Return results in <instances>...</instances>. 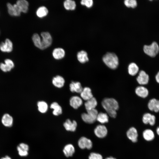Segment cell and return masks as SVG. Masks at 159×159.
Listing matches in <instances>:
<instances>
[{
    "label": "cell",
    "instance_id": "obj_12",
    "mask_svg": "<svg viewBox=\"0 0 159 159\" xmlns=\"http://www.w3.org/2000/svg\"><path fill=\"white\" fill-rule=\"evenodd\" d=\"M69 103L70 106L74 109H77L82 104V99L79 96H75L72 97L70 99Z\"/></svg>",
    "mask_w": 159,
    "mask_h": 159
},
{
    "label": "cell",
    "instance_id": "obj_38",
    "mask_svg": "<svg viewBox=\"0 0 159 159\" xmlns=\"http://www.w3.org/2000/svg\"><path fill=\"white\" fill-rule=\"evenodd\" d=\"M0 68L4 72L10 71L11 69L7 66L5 64L1 63L0 64Z\"/></svg>",
    "mask_w": 159,
    "mask_h": 159
},
{
    "label": "cell",
    "instance_id": "obj_3",
    "mask_svg": "<svg viewBox=\"0 0 159 159\" xmlns=\"http://www.w3.org/2000/svg\"><path fill=\"white\" fill-rule=\"evenodd\" d=\"M102 60L105 64L111 69H116L118 65V57L116 54L114 53H107L103 57Z\"/></svg>",
    "mask_w": 159,
    "mask_h": 159
},
{
    "label": "cell",
    "instance_id": "obj_42",
    "mask_svg": "<svg viewBox=\"0 0 159 159\" xmlns=\"http://www.w3.org/2000/svg\"><path fill=\"white\" fill-rule=\"evenodd\" d=\"M0 159H11V158L9 156L6 155L5 157L1 158Z\"/></svg>",
    "mask_w": 159,
    "mask_h": 159
},
{
    "label": "cell",
    "instance_id": "obj_23",
    "mask_svg": "<svg viewBox=\"0 0 159 159\" xmlns=\"http://www.w3.org/2000/svg\"><path fill=\"white\" fill-rule=\"evenodd\" d=\"M52 82L55 86L60 88L63 86L65 81L62 77L59 75H57L53 78L52 79Z\"/></svg>",
    "mask_w": 159,
    "mask_h": 159
},
{
    "label": "cell",
    "instance_id": "obj_33",
    "mask_svg": "<svg viewBox=\"0 0 159 159\" xmlns=\"http://www.w3.org/2000/svg\"><path fill=\"white\" fill-rule=\"evenodd\" d=\"M89 159H103L102 156L100 154L92 152L89 155Z\"/></svg>",
    "mask_w": 159,
    "mask_h": 159
},
{
    "label": "cell",
    "instance_id": "obj_22",
    "mask_svg": "<svg viewBox=\"0 0 159 159\" xmlns=\"http://www.w3.org/2000/svg\"><path fill=\"white\" fill-rule=\"evenodd\" d=\"M63 152L66 157H71L73 155L75 152L74 148L71 144H67L64 147Z\"/></svg>",
    "mask_w": 159,
    "mask_h": 159
},
{
    "label": "cell",
    "instance_id": "obj_17",
    "mask_svg": "<svg viewBox=\"0 0 159 159\" xmlns=\"http://www.w3.org/2000/svg\"><path fill=\"white\" fill-rule=\"evenodd\" d=\"M80 94L81 98L86 101L93 97L91 89L88 87H86L83 88Z\"/></svg>",
    "mask_w": 159,
    "mask_h": 159
},
{
    "label": "cell",
    "instance_id": "obj_11",
    "mask_svg": "<svg viewBox=\"0 0 159 159\" xmlns=\"http://www.w3.org/2000/svg\"><path fill=\"white\" fill-rule=\"evenodd\" d=\"M142 121L145 124L149 123L150 125L153 126L155 122V117L154 115L150 113H146L143 116Z\"/></svg>",
    "mask_w": 159,
    "mask_h": 159
},
{
    "label": "cell",
    "instance_id": "obj_34",
    "mask_svg": "<svg viewBox=\"0 0 159 159\" xmlns=\"http://www.w3.org/2000/svg\"><path fill=\"white\" fill-rule=\"evenodd\" d=\"M80 3L82 5L85 6L88 8H90L93 5V1L92 0H82Z\"/></svg>",
    "mask_w": 159,
    "mask_h": 159
},
{
    "label": "cell",
    "instance_id": "obj_31",
    "mask_svg": "<svg viewBox=\"0 0 159 159\" xmlns=\"http://www.w3.org/2000/svg\"><path fill=\"white\" fill-rule=\"evenodd\" d=\"M39 111L42 113H44L47 110L48 105L46 102L44 101H39L37 103Z\"/></svg>",
    "mask_w": 159,
    "mask_h": 159
},
{
    "label": "cell",
    "instance_id": "obj_18",
    "mask_svg": "<svg viewBox=\"0 0 159 159\" xmlns=\"http://www.w3.org/2000/svg\"><path fill=\"white\" fill-rule=\"evenodd\" d=\"M135 92L138 96L142 98L146 97L149 94L147 88L143 86L137 87L135 90Z\"/></svg>",
    "mask_w": 159,
    "mask_h": 159
},
{
    "label": "cell",
    "instance_id": "obj_20",
    "mask_svg": "<svg viewBox=\"0 0 159 159\" xmlns=\"http://www.w3.org/2000/svg\"><path fill=\"white\" fill-rule=\"evenodd\" d=\"M97 101L95 98L93 97L86 101L85 105L87 111L95 109L97 105Z\"/></svg>",
    "mask_w": 159,
    "mask_h": 159
},
{
    "label": "cell",
    "instance_id": "obj_19",
    "mask_svg": "<svg viewBox=\"0 0 159 159\" xmlns=\"http://www.w3.org/2000/svg\"><path fill=\"white\" fill-rule=\"evenodd\" d=\"M16 4L19 7L21 12L26 13L28 10L29 4L25 0H19L17 1Z\"/></svg>",
    "mask_w": 159,
    "mask_h": 159
},
{
    "label": "cell",
    "instance_id": "obj_35",
    "mask_svg": "<svg viewBox=\"0 0 159 159\" xmlns=\"http://www.w3.org/2000/svg\"><path fill=\"white\" fill-rule=\"evenodd\" d=\"M17 150L19 155L21 157H25L27 156L28 154V151L20 148L18 146L17 147Z\"/></svg>",
    "mask_w": 159,
    "mask_h": 159
},
{
    "label": "cell",
    "instance_id": "obj_39",
    "mask_svg": "<svg viewBox=\"0 0 159 159\" xmlns=\"http://www.w3.org/2000/svg\"><path fill=\"white\" fill-rule=\"evenodd\" d=\"M5 64L11 69L14 67V64L13 61L9 59H6L5 60Z\"/></svg>",
    "mask_w": 159,
    "mask_h": 159
},
{
    "label": "cell",
    "instance_id": "obj_25",
    "mask_svg": "<svg viewBox=\"0 0 159 159\" xmlns=\"http://www.w3.org/2000/svg\"><path fill=\"white\" fill-rule=\"evenodd\" d=\"M51 109H53L52 113L55 116H58L62 113V110L61 107L57 102H53L52 103L50 106Z\"/></svg>",
    "mask_w": 159,
    "mask_h": 159
},
{
    "label": "cell",
    "instance_id": "obj_29",
    "mask_svg": "<svg viewBox=\"0 0 159 159\" xmlns=\"http://www.w3.org/2000/svg\"><path fill=\"white\" fill-rule=\"evenodd\" d=\"M64 6L67 10H73L75 9L76 4L75 1L71 0H67L64 2Z\"/></svg>",
    "mask_w": 159,
    "mask_h": 159
},
{
    "label": "cell",
    "instance_id": "obj_32",
    "mask_svg": "<svg viewBox=\"0 0 159 159\" xmlns=\"http://www.w3.org/2000/svg\"><path fill=\"white\" fill-rule=\"evenodd\" d=\"M124 4L127 7L135 8L137 6V2L135 0H126L124 1Z\"/></svg>",
    "mask_w": 159,
    "mask_h": 159
},
{
    "label": "cell",
    "instance_id": "obj_24",
    "mask_svg": "<svg viewBox=\"0 0 159 159\" xmlns=\"http://www.w3.org/2000/svg\"><path fill=\"white\" fill-rule=\"evenodd\" d=\"M77 57L78 61L82 63H84L89 60L87 53L83 50L80 51L77 53Z\"/></svg>",
    "mask_w": 159,
    "mask_h": 159
},
{
    "label": "cell",
    "instance_id": "obj_8",
    "mask_svg": "<svg viewBox=\"0 0 159 159\" xmlns=\"http://www.w3.org/2000/svg\"><path fill=\"white\" fill-rule=\"evenodd\" d=\"M136 80L138 83L141 85L147 84L149 80V76L144 71L141 70L139 73Z\"/></svg>",
    "mask_w": 159,
    "mask_h": 159
},
{
    "label": "cell",
    "instance_id": "obj_44",
    "mask_svg": "<svg viewBox=\"0 0 159 159\" xmlns=\"http://www.w3.org/2000/svg\"><path fill=\"white\" fill-rule=\"evenodd\" d=\"M156 132L157 134L159 135V126L157 128Z\"/></svg>",
    "mask_w": 159,
    "mask_h": 159
},
{
    "label": "cell",
    "instance_id": "obj_2",
    "mask_svg": "<svg viewBox=\"0 0 159 159\" xmlns=\"http://www.w3.org/2000/svg\"><path fill=\"white\" fill-rule=\"evenodd\" d=\"M102 105L110 117L114 118L116 117V111L119 107L116 100L113 98H106L102 101Z\"/></svg>",
    "mask_w": 159,
    "mask_h": 159
},
{
    "label": "cell",
    "instance_id": "obj_27",
    "mask_svg": "<svg viewBox=\"0 0 159 159\" xmlns=\"http://www.w3.org/2000/svg\"><path fill=\"white\" fill-rule=\"evenodd\" d=\"M96 120L102 124H104L108 122L109 117L108 114L105 113L100 112L98 113Z\"/></svg>",
    "mask_w": 159,
    "mask_h": 159
},
{
    "label": "cell",
    "instance_id": "obj_9",
    "mask_svg": "<svg viewBox=\"0 0 159 159\" xmlns=\"http://www.w3.org/2000/svg\"><path fill=\"white\" fill-rule=\"evenodd\" d=\"M0 49L2 52H11L13 49L12 42L9 39H6L4 43L2 42L0 43Z\"/></svg>",
    "mask_w": 159,
    "mask_h": 159
},
{
    "label": "cell",
    "instance_id": "obj_7",
    "mask_svg": "<svg viewBox=\"0 0 159 159\" xmlns=\"http://www.w3.org/2000/svg\"><path fill=\"white\" fill-rule=\"evenodd\" d=\"M95 135L98 138H103L105 137L107 133V130L106 127L103 125H98L94 130Z\"/></svg>",
    "mask_w": 159,
    "mask_h": 159
},
{
    "label": "cell",
    "instance_id": "obj_13",
    "mask_svg": "<svg viewBox=\"0 0 159 159\" xmlns=\"http://www.w3.org/2000/svg\"><path fill=\"white\" fill-rule=\"evenodd\" d=\"M63 125L67 130L74 132L76 130L77 124L75 121H72L68 119L64 123Z\"/></svg>",
    "mask_w": 159,
    "mask_h": 159
},
{
    "label": "cell",
    "instance_id": "obj_5",
    "mask_svg": "<svg viewBox=\"0 0 159 159\" xmlns=\"http://www.w3.org/2000/svg\"><path fill=\"white\" fill-rule=\"evenodd\" d=\"M144 52L149 56L154 57H155L159 52V47L155 42H153L149 45H145L143 47Z\"/></svg>",
    "mask_w": 159,
    "mask_h": 159
},
{
    "label": "cell",
    "instance_id": "obj_30",
    "mask_svg": "<svg viewBox=\"0 0 159 159\" xmlns=\"http://www.w3.org/2000/svg\"><path fill=\"white\" fill-rule=\"evenodd\" d=\"M48 13L47 9L45 6H42L39 7L36 11L38 17L42 18L46 16Z\"/></svg>",
    "mask_w": 159,
    "mask_h": 159
},
{
    "label": "cell",
    "instance_id": "obj_36",
    "mask_svg": "<svg viewBox=\"0 0 159 159\" xmlns=\"http://www.w3.org/2000/svg\"><path fill=\"white\" fill-rule=\"evenodd\" d=\"M7 6L9 14L11 16H14V7L13 5L9 3L7 4Z\"/></svg>",
    "mask_w": 159,
    "mask_h": 159
},
{
    "label": "cell",
    "instance_id": "obj_43",
    "mask_svg": "<svg viewBox=\"0 0 159 159\" xmlns=\"http://www.w3.org/2000/svg\"><path fill=\"white\" fill-rule=\"evenodd\" d=\"M105 159H116V158L112 157H110L106 158Z\"/></svg>",
    "mask_w": 159,
    "mask_h": 159
},
{
    "label": "cell",
    "instance_id": "obj_14",
    "mask_svg": "<svg viewBox=\"0 0 159 159\" xmlns=\"http://www.w3.org/2000/svg\"><path fill=\"white\" fill-rule=\"evenodd\" d=\"M148 107L151 111L156 112H159V100L155 98L151 99L148 103Z\"/></svg>",
    "mask_w": 159,
    "mask_h": 159
},
{
    "label": "cell",
    "instance_id": "obj_21",
    "mask_svg": "<svg viewBox=\"0 0 159 159\" xmlns=\"http://www.w3.org/2000/svg\"><path fill=\"white\" fill-rule=\"evenodd\" d=\"M65 55V52L64 49L60 48L54 49L52 52L53 57L56 59H60L63 58Z\"/></svg>",
    "mask_w": 159,
    "mask_h": 159
},
{
    "label": "cell",
    "instance_id": "obj_40",
    "mask_svg": "<svg viewBox=\"0 0 159 159\" xmlns=\"http://www.w3.org/2000/svg\"><path fill=\"white\" fill-rule=\"evenodd\" d=\"M18 146L22 149L27 151H28L29 150V146L25 143H20Z\"/></svg>",
    "mask_w": 159,
    "mask_h": 159
},
{
    "label": "cell",
    "instance_id": "obj_26",
    "mask_svg": "<svg viewBox=\"0 0 159 159\" xmlns=\"http://www.w3.org/2000/svg\"><path fill=\"white\" fill-rule=\"evenodd\" d=\"M128 70V73L130 75L135 76L138 72L139 68L135 63H131L129 65Z\"/></svg>",
    "mask_w": 159,
    "mask_h": 159
},
{
    "label": "cell",
    "instance_id": "obj_6",
    "mask_svg": "<svg viewBox=\"0 0 159 159\" xmlns=\"http://www.w3.org/2000/svg\"><path fill=\"white\" fill-rule=\"evenodd\" d=\"M78 144L79 147L82 149L86 148L90 150L92 147V141L85 137H82L79 139Z\"/></svg>",
    "mask_w": 159,
    "mask_h": 159
},
{
    "label": "cell",
    "instance_id": "obj_10",
    "mask_svg": "<svg viewBox=\"0 0 159 159\" xmlns=\"http://www.w3.org/2000/svg\"><path fill=\"white\" fill-rule=\"evenodd\" d=\"M126 135L128 138L131 141L135 143L137 141L138 134L136 129L134 127H131L127 131Z\"/></svg>",
    "mask_w": 159,
    "mask_h": 159
},
{
    "label": "cell",
    "instance_id": "obj_15",
    "mask_svg": "<svg viewBox=\"0 0 159 159\" xmlns=\"http://www.w3.org/2000/svg\"><path fill=\"white\" fill-rule=\"evenodd\" d=\"M69 89L72 92L80 93L83 90V88L80 82L72 81L69 85Z\"/></svg>",
    "mask_w": 159,
    "mask_h": 159
},
{
    "label": "cell",
    "instance_id": "obj_4",
    "mask_svg": "<svg viewBox=\"0 0 159 159\" xmlns=\"http://www.w3.org/2000/svg\"><path fill=\"white\" fill-rule=\"evenodd\" d=\"M87 111V113H84L82 114V120L87 123L92 124L94 123L96 120L98 113V111L95 109Z\"/></svg>",
    "mask_w": 159,
    "mask_h": 159
},
{
    "label": "cell",
    "instance_id": "obj_37",
    "mask_svg": "<svg viewBox=\"0 0 159 159\" xmlns=\"http://www.w3.org/2000/svg\"><path fill=\"white\" fill-rule=\"evenodd\" d=\"M13 5L14 7V16H19L21 12L19 7L16 4H15Z\"/></svg>",
    "mask_w": 159,
    "mask_h": 159
},
{
    "label": "cell",
    "instance_id": "obj_41",
    "mask_svg": "<svg viewBox=\"0 0 159 159\" xmlns=\"http://www.w3.org/2000/svg\"><path fill=\"white\" fill-rule=\"evenodd\" d=\"M155 79L157 82L159 83V72H158L155 76Z\"/></svg>",
    "mask_w": 159,
    "mask_h": 159
},
{
    "label": "cell",
    "instance_id": "obj_16",
    "mask_svg": "<svg viewBox=\"0 0 159 159\" xmlns=\"http://www.w3.org/2000/svg\"><path fill=\"white\" fill-rule=\"evenodd\" d=\"M13 120L12 117L8 114H5L3 115L1 119V122L3 125L7 127H10L13 124Z\"/></svg>",
    "mask_w": 159,
    "mask_h": 159
},
{
    "label": "cell",
    "instance_id": "obj_28",
    "mask_svg": "<svg viewBox=\"0 0 159 159\" xmlns=\"http://www.w3.org/2000/svg\"><path fill=\"white\" fill-rule=\"evenodd\" d=\"M143 135L144 139L148 141L153 140L155 137L153 132L150 129L145 130L143 132Z\"/></svg>",
    "mask_w": 159,
    "mask_h": 159
},
{
    "label": "cell",
    "instance_id": "obj_1",
    "mask_svg": "<svg viewBox=\"0 0 159 159\" xmlns=\"http://www.w3.org/2000/svg\"><path fill=\"white\" fill-rule=\"evenodd\" d=\"M41 38L39 35L34 34L32 37V40L34 45L38 48L44 49L49 47L52 43V38L50 34L48 32L41 33Z\"/></svg>",
    "mask_w": 159,
    "mask_h": 159
}]
</instances>
